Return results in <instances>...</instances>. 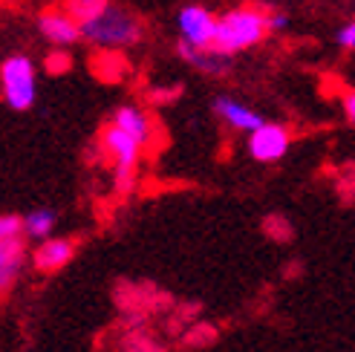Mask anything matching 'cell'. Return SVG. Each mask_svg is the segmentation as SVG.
Segmentation results:
<instances>
[{"label":"cell","instance_id":"obj_1","mask_svg":"<svg viewBox=\"0 0 355 352\" xmlns=\"http://www.w3.org/2000/svg\"><path fill=\"white\" fill-rule=\"evenodd\" d=\"M81 29V41H87L90 46L101 49V52H124L141 44L145 38V26L141 21L119 3H107L98 15L87 17L78 24Z\"/></svg>","mask_w":355,"mask_h":352},{"label":"cell","instance_id":"obj_2","mask_svg":"<svg viewBox=\"0 0 355 352\" xmlns=\"http://www.w3.org/2000/svg\"><path fill=\"white\" fill-rule=\"evenodd\" d=\"M266 35H269V29H266V9L243 3V6H234V9L217 15L211 49L234 58L240 52H248L252 46L263 44Z\"/></svg>","mask_w":355,"mask_h":352},{"label":"cell","instance_id":"obj_3","mask_svg":"<svg viewBox=\"0 0 355 352\" xmlns=\"http://www.w3.org/2000/svg\"><path fill=\"white\" fill-rule=\"evenodd\" d=\"M101 150L113 165V185L119 193H130L139 182V165L145 148H141L133 136H128L121 127H116L113 121L101 130Z\"/></svg>","mask_w":355,"mask_h":352},{"label":"cell","instance_id":"obj_4","mask_svg":"<svg viewBox=\"0 0 355 352\" xmlns=\"http://www.w3.org/2000/svg\"><path fill=\"white\" fill-rule=\"evenodd\" d=\"M0 96L6 107L26 113L38 101V67L29 55H9L0 64Z\"/></svg>","mask_w":355,"mask_h":352},{"label":"cell","instance_id":"obj_5","mask_svg":"<svg viewBox=\"0 0 355 352\" xmlns=\"http://www.w3.org/2000/svg\"><path fill=\"white\" fill-rule=\"evenodd\" d=\"M245 136H248V142H245L248 156H252L254 162H260V165L280 162L292 148L289 127L286 125H275V121H263L257 130L245 133Z\"/></svg>","mask_w":355,"mask_h":352},{"label":"cell","instance_id":"obj_6","mask_svg":"<svg viewBox=\"0 0 355 352\" xmlns=\"http://www.w3.org/2000/svg\"><path fill=\"white\" fill-rule=\"evenodd\" d=\"M214 21L217 15L208 6L200 3H188L176 15V32H180V41L197 49H208L214 41Z\"/></svg>","mask_w":355,"mask_h":352},{"label":"cell","instance_id":"obj_7","mask_svg":"<svg viewBox=\"0 0 355 352\" xmlns=\"http://www.w3.org/2000/svg\"><path fill=\"white\" fill-rule=\"evenodd\" d=\"M78 252V243L73 237H46V240H38L35 243V249L29 254V263L35 272L41 274H52V272H61L64 266H69L73 263Z\"/></svg>","mask_w":355,"mask_h":352},{"label":"cell","instance_id":"obj_8","mask_svg":"<svg viewBox=\"0 0 355 352\" xmlns=\"http://www.w3.org/2000/svg\"><path fill=\"white\" fill-rule=\"evenodd\" d=\"M26 240L21 234L0 237V297L9 294L26 269Z\"/></svg>","mask_w":355,"mask_h":352},{"label":"cell","instance_id":"obj_9","mask_svg":"<svg viewBox=\"0 0 355 352\" xmlns=\"http://www.w3.org/2000/svg\"><path fill=\"white\" fill-rule=\"evenodd\" d=\"M38 32L44 35V41H49L52 46L67 49L81 41V29L73 15H67L64 9H46L38 15Z\"/></svg>","mask_w":355,"mask_h":352},{"label":"cell","instance_id":"obj_10","mask_svg":"<svg viewBox=\"0 0 355 352\" xmlns=\"http://www.w3.org/2000/svg\"><path fill=\"white\" fill-rule=\"evenodd\" d=\"M211 110H214V116L223 121L225 127H232L237 133H252L263 125V113H257L254 107H248V104L237 101L234 96H217L214 104H211Z\"/></svg>","mask_w":355,"mask_h":352},{"label":"cell","instance_id":"obj_11","mask_svg":"<svg viewBox=\"0 0 355 352\" xmlns=\"http://www.w3.org/2000/svg\"><path fill=\"white\" fill-rule=\"evenodd\" d=\"M176 52H180V58L193 69V73L214 76V78L225 76L228 69H232V61H234V58H228V55H223V52L211 49V46L208 49H197V46H188L182 41H176Z\"/></svg>","mask_w":355,"mask_h":352},{"label":"cell","instance_id":"obj_12","mask_svg":"<svg viewBox=\"0 0 355 352\" xmlns=\"http://www.w3.org/2000/svg\"><path fill=\"white\" fill-rule=\"evenodd\" d=\"M113 125L121 127L128 136H133L141 148H148L153 142V118L148 116V110H141L139 104H119L113 110Z\"/></svg>","mask_w":355,"mask_h":352},{"label":"cell","instance_id":"obj_13","mask_svg":"<svg viewBox=\"0 0 355 352\" xmlns=\"http://www.w3.org/2000/svg\"><path fill=\"white\" fill-rule=\"evenodd\" d=\"M55 228H58V211L55 208L41 205V208L26 211V214L21 217V237L32 240V243L52 237L55 234Z\"/></svg>","mask_w":355,"mask_h":352},{"label":"cell","instance_id":"obj_14","mask_svg":"<svg viewBox=\"0 0 355 352\" xmlns=\"http://www.w3.org/2000/svg\"><path fill=\"white\" fill-rule=\"evenodd\" d=\"M107 3H113V0H64V12L67 15H73L76 21L81 24V21H87V17H93V15H98Z\"/></svg>","mask_w":355,"mask_h":352},{"label":"cell","instance_id":"obj_15","mask_svg":"<svg viewBox=\"0 0 355 352\" xmlns=\"http://www.w3.org/2000/svg\"><path fill=\"white\" fill-rule=\"evenodd\" d=\"M335 44H338V49H344V52L355 49V24L352 21L338 26V32H335Z\"/></svg>","mask_w":355,"mask_h":352},{"label":"cell","instance_id":"obj_16","mask_svg":"<svg viewBox=\"0 0 355 352\" xmlns=\"http://www.w3.org/2000/svg\"><path fill=\"white\" fill-rule=\"evenodd\" d=\"M69 64H73V58H69L64 49H58L55 55H49V58H46V69H49L52 76H61V73H67Z\"/></svg>","mask_w":355,"mask_h":352},{"label":"cell","instance_id":"obj_17","mask_svg":"<svg viewBox=\"0 0 355 352\" xmlns=\"http://www.w3.org/2000/svg\"><path fill=\"white\" fill-rule=\"evenodd\" d=\"M292 17L286 12H266V29L269 32H286Z\"/></svg>","mask_w":355,"mask_h":352},{"label":"cell","instance_id":"obj_18","mask_svg":"<svg viewBox=\"0 0 355 352\" xmlns=\"http://www.w3.org/2000/svg\"><path fill=\"white\" fill-rule=\"evenodd\" d=\"M12 234H21V217L0 214V237H12Z\"/></svg>","mask_w":355,"mask_h":352},{"label":"cell","instance_id":"obj_19","mask_svg":"<svg viewBox=\"0 0 355 352\" xmlns=\"http://www.w3.org/2000/svg\"><path fill=\"white\" fill-rule=\"evenodd\" d=\"M341 101H344V118L352 125V121H355V93H352V90H347Z\"/></svg>","mask_w":355,"mask_h":352}]
</instances>
